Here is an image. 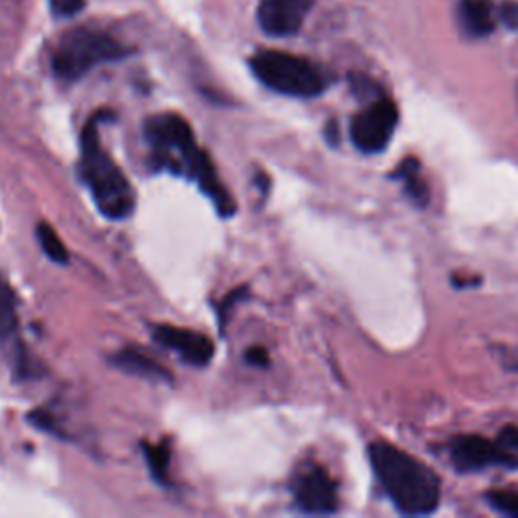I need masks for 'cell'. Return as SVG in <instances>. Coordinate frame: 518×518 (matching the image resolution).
Instances as JSON below:
<instances>
[{
	"label": "cell",
	"mask_w": 518,
	"mask_h": 518,
	"mask_svg": "<svg viewBox=\"0 0 518 518\" xmlns=\"http://www.w3.org/2000/svg\"><path fill=\"white\" fill-rule=\"evenodd\" d=\"M15 324V296L11 286L0 278V332H7Z\"/></svg>",
	"instance_id": "17"
},
{
	"label": "cell",
	"mask_w": 518,
	"mask_h": 518,
	"mask_svg": "<svg viewBox=\"0 0 518 518\" xmlns=\"http://www.w3.org/2000/svg\"><path fill=\"white\" fill-rule=\"evenodd\" d=\"M253 75L266 88L290 98H316L326 90V75L312 61L284 53L259 51L249 61Z\"/></svg>",
	"instance_id": "4"
},
{
	"label": "cell",
	"mask_w": 518,
	"mask_h": 518,
	"mask_svg": "<svg viewBox=\"0 0 518 518\" xmlns=\"http://www.w3.org/2000/svg\"><path fill=\"white\" fill-rule=\"evenodd\" d=\"M102 116H94L81 136L79 177L90 189L92 199L100 213L108 219L122 221L136 209V193L116 164V160L104 150L98 134V122Z\"/></svg>",
	"instance_id": "3"
},
{
	"label": "cell",
	"mask_w": 518,
	"mask_h": 518,
	"mask_svg": "<svg viewBox=\"0 0 518 518\" xmlns=\"http://www.w3.org/2000/svg\"><path fill=\"white\" fill-rule=\"evenodd\" d=\"M126 49L106 33L77 29L67 33L53 55V71L65 81H77L100 63L118 61Z\"/></svg>",
	"instance_id": "5"
},
{
	"label": "cell",
	"mask_w": 518,
	"mask_h": 518,
	"mask_svg": "<svg viewBox=\"0 0 518 518\" xmlns=\"http://www.w3.org/2000/svg\"><path fill=\"white\" fill-rule=\"evenodd\" d=\"M114 363L124 369L130 375H140V377H148V379H162V381H170L168 373L150 357H146L144 353L136 351V349H124L122 353H118L114 357Z\"/></svg>",
	"instance_id": "12"
},
{
	"label": "cell",
	"mask_w": 518,
	"mask_h": 518,
	"mask_svg": "<svg viewBox=\"0 0 518 518\" xmlns=\"http://www.w3.org/2000/svg\"><path fill=\"white\" fill-rule=\"evenodd\" d=\"M144 136L152 150L154 168L195 181L221 217L235 213L231 195L221 185L209 154L197 146L195 134L185 118L179 114H156L146 120Z\"/></svg>",
	"instance_id": "1"
},
{
	"label": "cell",
	"mask_w": 518,
	"mask_h": 518,
	"mask_svg": "<svg viewBox=\"0 0 518 518\" xmlns=\"http://www.w3.org/2000/svg\"><path fill=\"white\" fill-rule=\"evenodd\" d=\"M37 239H39L41 249L45 251V255L51 259V262L67 264L69 251H67V247L63 245L61 237L53 231V227L49 223L43 221V223L37 225Z\"/></svg>",
	"instance_id": "14"
},
{
	"label": "cell",
	"mask_w": 518,
	"mask_h": 518,
	"mask_svg": "<svg viewBox=\"0 0 518 518\" xmlns=\"http://www.w3.org/2000/svg\"><path fill=\"white\" fill-rule=\"evenodd\" d=\"M500 442L512 450L514 454H518V427L514 425H506L502 431H500Z\"/></svg>",
	"instance_id": "20"
},
{
	"label": "cell",
	"mask_w": 518,
	"mask_h": 518,
	"mask_svg": "<svg viewBox=\"0 0 518 518\" xmlns=\"http://www.w3.org/2000/svg\"><path fill=\"white\" fill-rule=\"evenodd\" d=\"M397 122H399L397 106L385 98L377 100L353 118L351 140L365 154L381 152L393 138Z\"/></svg>",
	"instance_id": "6"
},
{
	"label": "cell",
	"mask_w": 518,
	"mask_h": 518,
	"mask_svg": "<svg viewBox=\"0 0 518 518\" xmlns=\"http://www.w3.org/2000/svg\"><path fill=\"white\" fill-rule=\"evenodd\" d=\"M152 338L158 344H162L164 349H170L177 355H181V359L193 367L209 365L213 359V353H215L213 342L207 336H203L195 330L179 328V326H170V324L154 326Z\"/></svg>",
	"instance_id": "10"
},
{
	"label": "cell",
	"mask_w": 518,
	"mask_h": 518,
	"mask_svg": "<svg viewBox=\"0 0 518 518\" xmlns=\"http://www.w3.org/2000/svg\"><path fill=\"white\" fill-rule=\"evenodd\" d=\"M245 361L253 367H268L270 365V357L262 347H253L245 353Z\"/></svg>",
	"instance_id": "21"
},
{
	"label": "cell",
	"mask_w": 518,
	"mask_h": 518,
	"mask_svg": "<svg viewBox=\"0 0 518 518\" xmlns=\"http://www.w3.org/2000/svg\"><path fill=\"white\" fill-rule=\"evenodd\" d=\"M395 177L405 183L407 195H409L417 205H425V203H427L429 191H427V187H425V183H423V179H421V175H419V164H417V160H413V158L403 160L401 166H399L397 172H395Z\"/></svg>",
	"instance_id": "13"
},
{
	"label": "cell",
	"mask_w": 518,
	"mask_h": 518,
	"mask_svg": "<svg viewBox=\"0 0 518 518\" xmlns=\"http://www.w3.org/2000/svg\"><path fill=\"white\" fill-rule=\"evenodd\" d=\"M312 7L314 0H259L257 21L272 37H290L302 29Z\"/></svg>",
	"instance_id": "9"
},
{
	"label": "cell",
	"mask_w": 518,
	"mask_h": 518,
	"mask_svg": "<svg viewBox=\"0 0 518 518\" xmlns=\"http://www.w3.org/2000/svg\"><path fill=\"white\" fill-rule=\"evenodd\" d=\"M369 460L377 482L403 514L434 512L442 500V484L429 466L387 442L369 446Z\"/></svg>",
	"instance_id": "2"
},
{
	"label": "cell",
	"mask_w": 518,
	"mask_h": 518,
	"mask_svg": "<svg viewBox=\"0 0 518 518\" xmlns=\"http://www.w3.org/2000/svg\"><path fill=\"white\" fill-rule=\"evenodd\" d=\"M450 456L460 472H480L486 468H518V454L508 450L500 440L492 442L482 436H460L450 446Z\"/></svg>",
	"instance_id": "7"
},
{
	"label": "cell",
	"mask_w": 518,
	"mask_h": 518,
	"mask_svg": "<svg viewBox=\"0 0 518 518\" xmlns=\"http://www.w3.org/2000/svg\"><path fill=\"white\" fill-rule=\"evenodd\" d=\"M486 502L500 514L518 518V492L516 490H490Z\"/></svg>",
	"instance_id": "16"
},
{
	"label": "cell",
	"mask_w": 518,
	"mask_h": 518,
	"mask_svg": "<svg viewBox=\"0 0 518 518\" xmlns=\"http://www.w3.org/2000/svg\"><path fill=\"white\" fill-rule=\"evenodd\" d=\"M144 454H146V462L150 466L152 478L160 484H166V470H168V462H170V450L166 444H142Z\"/></svg>",
	"instance_id": "15"
},
{
	"label": "cell",
	"mask_w": 518,
	"mask_h": 518,
	"mask_svg": "<svg viewBox=\"0 0 518 518\" xmlns=\"http://www.w3.org/2000/svg\"><path fill=\"white\" fill-rule=\"evenodd\" d=\"M458 15L470 37H486L494 31V9L490 0H460Z\"/></svg>",
	"instance_id": "11"
},
{
	"label": "cell",
	"mask_w": 518,
	"mask_h": 518,
	"mask_svg": "<svg viewBox=\"0 0 518 518\" xmlns=\"http://www.w3.org/2000/svg\"><path fill=\"white\" fill-rule=\"evenodd\" d=\"M500 19L508 29H518V3H504L500 9Z\"/></svg>",
	"instance_id": "19"
},
{
	"label": "cell",
	"mask_w": 518,
	"mask_h": 518,
	"mask_svg": "<svg viewBox=\"0 0 518 518\" xmlns=\"http://www.w3.org/2000/svg\"><path fill=\"white\" fill-rule=\"evenodd\" d=\"M49 5L55 17H73L83 9L85 0H49Z\"/></svg>",
	"instance_id": "18"
},
{
	"label": "cell",
	"mask_w": 518,
	"mask_h": 518,
	"mask_svg": "<svg viewBox=\"0 0 518 518\" xmlns=\"http://www.w3.org/2000/svg\"><path fill=\"white\" fill-rule=\"evenodd\" d=\"M292 494L300 510L308 514H332L338 510V488L332 476L316 464L300 468L292 480Z\"/></svg>",
	"instance_id": "8"
}]
</instances>
